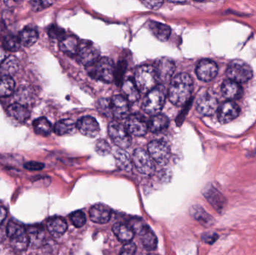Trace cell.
<instances>
[{
	"label": "cell",
	"instance_id": "6da1fadb",
	"mask_svg": "<svg viewBox=\"0 0 256 255\" xmlns=\"http://www.w3.org/2000/svg\"><path fill=\"white\" fill-rule=\"evenodd\" d=\"M193 89V82L190 76L186 73H181L171 80L168 97L175 106H184L190 100Z\"/></svg>",
	"mask_w": 256,
	"mask_h": 255
},
{
	"label": "cell",
	"instance_id": "7a4b0ae2",
	"mask_svg": "<svg viewBox=\"0 0 256 255\" xmlns=\"http://www.w3.org/2000/svg\"><path fill=\"white\" fill-rule=\"evenodd\" d=\"M167 91L163 85L157 86L148 91L142 102V109L145 113L154 115L158 114L163 109L166 101Z\"/></svg>",
	"mask_w": 256,
	"mask_h": 255
},
{
	"label": "cell",
	"instance_id": "3957f363",
	"mask_svg": "<svg viewBox=\"0 0 256 255\" xmlns=\"http://www.w3.org/2000/svg\"><path fill=\"white\" fill-rule=\"evenodd\" d=\"M134 82L139 91L148 93L158 83L157 73L154 67L151 65H142L136 68L134 74Z\"/></svg>",
	"mask_w": 256,
	"mask_h": 255
},
{
	"label": "cell",
	"instance_id": "277c9868",
	"mask_svg": "<svg viewBox=\"0 0 256 255\" xmlns=\"http://www.w3.org/2000/svg\"><path fill=\"white\" fill-rule=\"evenodd\" d=\"M87 68L88 72L92 78L107 83L114 80L116 69L113 61L108 58H101Z\"/></svg>",
	"mask_w": 256,
	"mask_h": 255
},
{
	"label": "cell",
	"instance_id": "5b68a950",
	"mask_svg": "<svg viewBox=\"0 0 256 255\" xmlns=\"http://www.w3.org/2000/svg\"><path fill=\"white\" fill-rule=\"evenodd\" d=\"M7 234L14 250L23 252L27 249L29 245V234L23 225L11 221L7 226Z\"/></svg>",
	"mask_w": 256,
	"mask_h": 255
},
{
	"label": "cell",
	"instance_id": "8992f818",
	"mask_svg": "<svg viewBox=\"0 0 256 255\" xmlns=\"http://www.w3.org/2000/svg\"><path fill=\"white\" fill-rule=\"evenodd\" d=\"M253 74L250 65L241 60L232 61L226 70L228 78L238 83H247L253 77Z\"/></svg>",
	"mask_w": 256,
	"mask_h": 255
},
{
	"label": "cell",
	"instance_id": "52a82bcc",
	"mask_svg": "<svg viewBox=\"0 0 256 255\" xmlns=\"http://www.w3.org/2000/svg\"><path fill=\"white\" fill-rule=\"evenodd\" d=\"M108 133L113 143L122 149H126L131 145L132 139L126 127L116 121L109 124Z\"/></svg>",
	"mask_w": 256,
	"mask_h": 255
},
{
	"label": "cell",
	"instance_id": "ba28073f",
	"mask_svg": "<svg viewBox=\"0 0 256 255\" xmlns=\"http://www.w3.org/2000/svg\"><path fill=\"white\" fill-rule=\"evenodd\" d=\"M133 162L140 174L151 176L155 171V166L152 157L142 148H136L133 152Z\"/></svg>",
	"mask_w": 256,
	"mask_h": 255
},
{
	"label": "cell",
	"instance_id": "9c48e42d",
	"mask_svg": "<svg viewBox=\"0 0 256 255\" xmlns=\"http://www.w3.org/2000/svg\"><path fill=\"white\" fill-rule=\"evenodd\" d=\"M148 152L153 160L161 166L167 164L170 160V148L164 141H151L148 145Z\"/></svg>",
	"mask_w": 256,
	"mask_h": 255
},
{
	"label": "cell",
	"instance_id": "30bf717a",
	"mask_svg": "<svg viewBox=\"0 0 256 255\" xmlns=\"http://www.w3.org/2000/svg\"><path fill=\"white\" fill-rule=\"evenodd\" d=\"M219 108L218 99L211 91L203 93L196 102L198 112L205 116L214 115Z\"/></svg>",
	"mask_w": 256,
	"mask_h": 255
},
{
	"label": "cell",
	"instance_id": "8fae6325",
	"mask_svg": "<svg viewBox=\"0 0 256 255\" xmlns=\"http://www.w3.org/2000/svg\"><path fill=\"white\" fill-rule=\"evenodd\" d=\"M125 127L130 135L139 137L146 134L148 130V123L141 114H132L128 115Z\"/></svg>",
	"mask_w": 256,
	"mask_h": 255
},
{
	"label": "cell",
	"instance_id": "7c38bea8",
	"mask_svg": "<svg viewBox=\"0 0 256 255\" xmlns=\"http://www.w3.org/2000/svg\"><path fill=\"white\" fill-rule=\"evenodd\" d=\"M128 100L124 96H113L110 99V111L112 117L122 120L128 118L129 115Z\"/></svg>",
	"mask_w": 256,
	"mask_h": 255
},
{
	"label": "cell",
	"instance_id": "4fadbf2b",
	"mask_svg": "<svg viewBox=\"0 0 256 255\" xmlns=\"http://www.w3.org/2000/svg\"><path fill=\"white\" fill-rule=\"evenodd\" d=\"M196 73L199 80L203 82H210L217 77L218 66L213 61L204 59L198 64Z\"/></svg>",
	"mask_w": 256,
	"mask_h": 255
},
{
	"label": "cell",
	"instance_id": "5bb4252c",
	"mask_svg": "<svg viewBox=\"0 0 256 255\" xmlns=\"http://www.w3.org/2000/svg\"><path fill=\"white\" fill-rule=\"evenodd\" d=\"M79 61L84 66L89 67L99 59V52L91 43L80 44L77 53Z\"/></svg>",
	"mask_w": 256,
	"mask_h": 255
},
{
	"label": "cell",
	"instance_id": "9a60e30c",
	"mask_svg": "<svg viewBox=\"0 0 256 255\" xmlns=\"http://www.w3.org/2000/svg\"><path fill=\"white\" fill-rule=\"evenodd\" d=\"M240 111L241 109H240L239 106L235 102L232 101V100L225 102L219 106L218 110H217L219 121L221 124H228L238 118Z\"/></svg>",
	"mask_w": 256,
	"mask_h": 255
},
{
	"label": "cell",
	"instance_id": "2e32d148",
	"mask_svg": "<svg viewBox=\"0 0 256 255\" xmlns=\"http://www.w3.org/2000/svg\"><path fill=\"white\" fill-rule=\"evenodd\" d=\"M77 128L79 131L89 138H95L100 133V126L93 117L85 116L78 120Z\"/></svg>",
	"mask_w": 256,
	"mask_h": 255
},
{
	"label": "cell",
	"instance_id": "e0dca14e",
	"mask_svg": "<svg viewBox=\"0 0 256 255\" xmlns=\"http://www.w3.org/2000/svg\"><path fill=\"white\" fill-rule=\"evenodd\" d=\"M156 73H157L158 81L161 83H166L172 78L175 72V65L173 61L167 58H162L156 62Z\"/></svg>",
	"mask_w": 256,
	"mask_h": 255
},
{
	"label": "cell",
	"instance_id": "ac0fdd59",
	"mask_svg": "<svg viewBox=\"0 0 256 255\" xmlns=\"http://www.w3.org/2000/svg\"><path fill=\"white\" fill-rule=\"evenodd\" d=\"M203 194L208 202L219 213L223 211L226 207V199L220 191L217 190L212 185H208L204 189Z\"/></svg>",
	"mask_w": 256,
	"mask_h": 255
},
{
	"label": "cell",
	"instance_id": "d6986e66",
	"mask_svg": "<svg viewBox=\"0 0 256 255\" xmlns=\"http://www.w3.org/2000/svg\"><path fill=\"white\" fill-rule=\"evenodd\" d=\"M112 210L108 206L98 204L92 206L89 210V217L95 223L106 224L110 220Z\"/></svg>",
	"mask_w": 256,
	"mask_h": 255
},
{
	"label": "cell",
	"instance_id": "ffe728a7",
	"mask_svg": "<svg viewBox=\"0 0 256 255\" xmlns=\"http://www.w3.org/2000/svg\"><path fill=\"white\" fill-rule=\"evenodd\" d=\"M221 91L224 97L230 100H238L244 94V90L240 83L229 79L223 82Z\"/></svg>",
	"mask_w": 256,
	"mask_h": 255
},
{
	"label": "cell",
	"instance_id": "44dd1931",
	"mask_svg": "<svg viewBox=\"0 0 256 255\" xmlns=\"http://www.w3.org/2000/svg\"><path fill=\"white\" fill-rule=\"evenodd\" d=\"M113 231L118 240L122 243L132 241L134 237V230L132 228L131 225L128 224H115L113 226Z\"/></svg>",
	"mask_w": 256,
	"mask_h": 255
},
{
	"label": "cell",
	"instance_id": "7402d4cb",
	"mask_svg": "<svg viewBox=\"0 0 256 255\" xmlns=\"http://www.w3.org/2000/svg\"><path fill=\"white\" fill-rule=\"evenodd\" d=\"M47 227L50 234L54 237H62L68 229L66 221L59 216H55L49 219Z\"/></svg>",
	"mask_w": 256,
	"mask_h": 255
},
{
	"label": "cell",
	"instance_id": "603a6c76",
	"mask_svg": "<svg viewBox=\"0 0 256 255\" xmlns=\"http://www.w3.org/2000/svg\"><path fill=\"white\" fill-rule=\"evenodd\" d=\"M138 234L140 236L142 246L146 250L153 251L157 249V237L148 225H144L142 229L138 232Z\"/></svg>",
	"mask_w": 256,
	"mask_h": 255
},
{
	"label": "cell",
	"instance_id": "cb8c5ba5",
	"mask_svg": "<svg viewBox=\"0 0 256 255\" xmlns=\"http://www.w3.org/2000/svg\"><path fill=\"white\" fill-rule=\"evenodd\" d=\"M122 92L124 97L129 102L137 101L140 97V91L136 86L134 80H125L122 85Z\"/></svg>",
	"mask_w": 256,
	"mask_h": 255
},
{
	"label": "cell",
	"instance_id": "d4e9b609",
	"mask_svg": "<svg viewBox=\"0 0 256 255\" xmlns=\"http://www.w3.org/2000/svg\"><path fill=\"white\" fill-rule=\"evenodd\" d=\"M190 213L192 217L195 220L198 221L203 226L211 227L215 222L214 218L209 213H207L201 206H193L190 208Z\"/></svg>",
	"mask_w": 256,
	"mask_h": 255
},
{
	"label": "cell",
	"instance_id": "484cf974",
	"mask_svg": "<svg viewBox=\"0 0 256 255\" xmlns=\"http://www.w3.org/2000/svg\"><path fill=\"white\" fill-rule=\"evenodd\" d=\"M80 43L74 36L63 37L59 42V48L68 56H74L78 53Z\"/></svg>",
	"mask_w": 256,
	"mask_h": 255
},
{
	"label": "cell",
	"instance_id": "4316f807",
	"mask_svg": "<svg viewBox=\"0 0 256 255\" xmlns=\"http://www.w3.org/2000/svg\"><path fill=\"white\" fill-rule=\"evenodd\" d=\"M7 112L9 116L20 122H25L30 117V112L28 108L20 103L10 105L7 109Z\"/></svg>",
	"mask_w": 256,
	"mask_h": 255
},
{
	"label": "cell",
	"instance_id": "83f0119b",
	"mask_svg": "<svg viewBox=\"0 0 256 255\" xmlns=\"http://www.w3.org/2000/svg\"><path fill=\"white\" fill-rule=\"evenodd\" d=\"M76 129H77V123L74 120L65 118L56 122L53 130L59 136H66L75 133Z\"/></svg>",
	"mask_w": 256,
	"mask_h": 255
},
{
	"label": "cell",
	"instance_id": "f1b7e54d",
	"mask_svg": "<svg viewBox=\"0 0 256 255\" xmlns=\"http://www.w3.org/2000/svg\"><path fill=\"white\" fill-rule=\"evenodd\" d=\"M114 157L116 158V166L119 169L125 171H130L133 169V162L125 149L119 148L115 152Z\"/></svg>",
	"mask_w": 256,
	"mask_h": 255
},
{
	"label": "cell",
	"instance_id": "f546056e",
	"mask_svg": "<svg viewBox=\"0 0 256 255\" xmlns=\"http://www.w3.org/2000/svg\"><path fill=\"white\" fill-rule=\"evenodd\" d=\"M150 30L153 35L161 41H166L169 39L171 34V29L167 25L157 22L151 21L148 24Z\"/></svg>",
	"mask_w": 256,
	"mask_h": 255
},
{
	"label": "cell",
	"instance_id": "4dcf8cb0",
	"mask_svg": "<svg viewBox=\"0 0 256 255\" xmlns=\"http://www.w3.org/2000/svg\"><path fill=\"white\" fill-rule=\"evenodd\" d=\"M169 121L167 116L162 114H156L148 122V129L152 133H159L169 127Z\"/></svg>",
	"mask_w": 256,
	"mask_h": 255
},
{
	"label": "cell",
	"instance_id": "1f68e13d",
	"mask_svg": "<svg viewBox=\"0 0 256 255\" xmlns=\"http://www.w3.org/2000/svg\"><path fill=\"white\" fill-rule=\"evenodd\" d=\"M18 37L22 46L30 47L38 41V33L36 29L31 27H26L20 32Z\"/></svg>",
	"mask_w": 256,
	"mask_h": 255
},
{
	"label": "cell",
	"instance_id": "d6a6232c",
	"mask_svg": "<svg viewBox=\"0 0 256 255\" xmlns=\"http://www.w3.org/2000/svg\"><path fill=\"white\" fill-rule=\"evenodd\" d=\"M15 89V82L11 76L0 77V97H9Z\"/></svg>",
	"mask_w": 256,
	"mask_h": 255
},
{
	"label": "cell",
	"instance_id": "836d02e7",
	"mask_svg": "<svg viewBox=\"0 0 256 255\" xmlns=\"http://www.w3.org/2000/svg\"><path fill=\"white\" fill-rule=\"evenodd\" d=\"M33 128L35 133L43 136H49L53 130L51 123L44 117L33 121Z\"/></svg>",
	"mask_w": 256,
	"mask_h": 255
},
{
	"label": "cell",
	"instance_id": "e575fe53",
	"mask_svg": "<svg viewBox=\"0 0 256 255\" xmlns=\"http://www.w3.org/2000/svg\"><path fill=\"white\" fill-rule=\"evenodd\" d=\"M18 69L17 60L12 56L6 58L0 65V77L1 76H11Z\"/></svg>",
	"mask_w": 256,
	"mask_h": 255
},
{
	"label": "cell",
	"instance_id": "d590c367",
	"mask_svg": "<svg viewBox=\"0 0 256 255\" xmlns=\"http://www.w3.org/2000/svg\"><path fill=\"white\" fill-rule=\"evenodd\" d=\"M22 44L20 43L19 37L15 35H8L4 38L3 47L5 50L10 52H17L20 50Z\"/></svg>",
	"mask_w": 256,
	"mask_h": 255
},
{
	"label": "cell",
	"instance_id": "8d00e7d4",
	"mask_svg": "<svg viewBox=\"0 0 256 255\" xmlns=\"http://www.w3.org/2000/svg\"><path fill=\"white\" fill-rule=\"evenodd\" d=\"M28 234H29V243H32L34 246H38L42 243L45 237L44 230L39 227H32L29 230Z\"/></svg>",
	"mask_w": 256,
	"mask_h": 255
},
{
	"label": "cell",
	"instance_id": "74e56055",
	"mask_svg": "<svg viewBox=\"0 0 256 255\" xmlns=\"http://www.w3.org/2000/svg\"><path fill=\"white\" fill-rule=\"evenodd\" d=\"M56 0H31L32 9L35 12L43 11L54 4Z\"/></svg>",
	"mask_w": 256,
	"mask_h": 255
},
{
	"label": "cell",
	"instance_id": "f35d334b",
	"mask_svg": "<svg viewBox=\"0 0 256 255\" xmlns=\"http://www.w3.org/2000/svg\"><path fill=\"white\" fill-rule=\"evenodd\" d=\"M70 220L76 228H81L86 224V215L83 211L77 210L70 215Z\"/></svg>",
	"mask_w": 256,
	"mask_h": 255
},
{
	"label": "cell",
	"instance_id": "ab89813d",
	"mask_svg": "<svg viewBox=\"0 0 256 255\" xmlns=\"http://www.w3.org/2000/svg\"><path fill=\"white\" fill-rule=\"evenodd\" d=\"M95 151L101 156L108 155L111 151V147L104 139H99L95 145Z\"/></svg>",
	"mask_w": 256,
	"mask_h": 255
},
{
	"label": "cell",
	"instance_id": "60d3db41",
	"mask_svg": "<svg viewBox=\"0 0 256 255\" xmlns=\"http://www.w3.org/2000/svg\"><path fill=\"white\" fill-rule=\"evenodd\" d=\"M98 109L100 112L107 117H112L110 111V99L102 98L98 103Z\"/></svg>",
	"mask_w": 256,
	"mask_h": 255
},
{
	"label": "cell",
	"instance_id": "b9f144b4",
	"mask_svg": "<svg viewBox=\"0 0 256 255\" xmlns=\"http://www.w3.org/2000/svg\"><path fill=\"white\" fill-rule=\"evenodd\" d=\"M136 252V246L131 241L125 243L123 247L121 249L120 255H134Z\"/></svg>",
	"mask_w": 256,
	"mask_h": 255
},
{
	"label": "cell",
	"instance_id": "7bdbcfd3",
	"mask_svg": "<svg viewBox=\"0 0 256 255\" xmlns=\"http://www.w3.org/2000/svg\"><path fill=\"white\" fill-rule=\"evenodd\" d=\"M143 5L150 9H157L163 5L164 0H141Z\"/></svg>",
	"mask_w": 256,
	"mask_h": 255
},
{
	"label": "cell",
	"instance_id": "ee69618b",
	"mask_svg": "<svg viewBox=\"0 0 256 255\" xmlns=\"http://www.w3.org/2000/svg\"><path fill=\"white\" fill-rule=\"evenodd\" d=\"M25 169L29 170V171H38L44 169V165L43 163H38V162H29L24 165Z\"/></svg>",
	"mask_w": 256,
	"mask_h": 255
},
{
	"label": "cell",
	"instance_id": "f6af8a7d",
	"mask_svg": "<svg viewBox=\"0 0 256 255\" xmlns=\"http://www.w3.org/2000/svg\"><path fill=\"white\" fill-rule=\"evenodd\" d=\"M49 35H50L51 38H60V39H62L64 37V32L63 30L59 29L57 26H52V27L49 29Z\"/></svg>",
	"mask_w": 256,
	"mask_h": 255
},
{
	"label": "cell",
	"instance_id": "bcb514c9",
	"mask_svg": "<svg viewBox=\"0 0 256 255\" xmlns=\"http://www.w3.org/2000/svg\"><path fill=\"white\" fill-rule=\"evenodd\" d=\"M218 238L219 236L216 233H207L202 236V240L208 244H213Z\"/></svg>",
	"mask_w": 256,
	"mask_h": 255
},
{
	"label": "cell",
	"instance_id": "7dc6e473",
	"mask_svg": "<svg viewBox=\"0 0 256 255\" xmlns=\"http://www.w3.org/2000/svg\"><path fill=\"white\" fill-rule=\"evenodd\" d=\"M125 69H126V63L124 62H121L118 66L117 70H116V74H115V77H116L118 83H120L121 80H122L123 74H125Z\"/></svg>",
	"mask_w": 256,
	"mask_h": 255
},
{
	"label": "cell",
	"instance_id": "c3c4849f",
	"mask_svg": "<svg viewBox=\"0 0 256 255\" xmlns=\"http://www.w3.org/2000/svg\"><path fill=\"white\" fill-rule=\"evenodd\" d=\"M23 0H4L5 5L9 8H14L21 3Z\"/></svg>",
	"mask_w": 256,
	"mask_h": 255
},
{
	"label": "cell",
	"instance_id": "681fc988",
	"mask_svg": "<svg viewBox=\"0 0 256 255\" xmlns=\"http://www.w3.org/2000/svg\"><path fill=\"white\" fill-rule=\"evenodd\" d=\"M7 216V210L3 207H0V225L5 221Z\"/></svg>",
	"mask_w": 256,
	"mask_h": 255
},
{
	"label": "cell",
	"instance_id": "f907efd6",
	"mask_svg": "<svg viewBox=\"0 0 256 255\" xmlns=\"http://www.w3.org/2000/svg\"><path fill=\"white\" fill-rule=\"evenodd\" d=\"M6 58V52H5V49L0 47V65L5 60Z\"/></svg>",
	"mask_w": 256,
	"mask_h": 255
},
{
	"label": "cell",
	"instance_id": "816d5d0a",
	"mask_svg": "<svg viewBox=\"0 0 256 255\" xmlns=\"http://www.w3.org/2000/svg\"><path fill=\"white\" fill-rule=\"evenodd\" d=\"M168 1L173 3H184L187 0H168Z\"/></svg>",
	"mask_w": 256,
	"mask_h": 255
},
{
	"label": "cell",
	"instance_id": "f5cc1de1",
	"mask_svg": "<svg viewBox=\"0 0 256 255\" xmlns=\"http://www.w3.org/2000/svg\"><path fill=\"white\" fill-rule=\"evenodd\" d=\"M4 31V25L0 22V35H2Z\"/></svg>",
	"mask_w": 256,
	"mask_h": 255
},
{
	"label": "cell",
	"instance_id": "db71d44e",
	"mask_svg": "<svg viewBox=\"0 0 256 255\" xmlns=\"http://www.w3.org/2000/svg\"><path fill=\"white\" fill-rule=\"evenodd\" d=\"M196 1H204V0H196Z\"/></svg>",
	"mask_w": 256,
	"mask_h": 255
}]
</instances>
